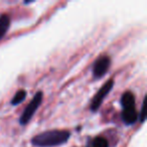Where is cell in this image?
I'll return each instance as SVG.
<instances>
[{
    "label": "cell",
    "mask_w": 147,
    "mask_h": 147,
    "mask_svg": "<svg viewBox=\"0 0 147 147\" xmlns=\"http://www.w3.org/2000/svg\"><path fill=\"white\" fill-rule=\"evenodd\" d=\"M69 136L71 133L67 130L45 131L33 137L31 143L36 147H55L65 143Z\"/></svg>",
    "instance_id": "1"
},
{
    "label": "cell",
    "mask_w": 147,
    "mask_h": 147,
    "mask_svg": "<svg viewBox=\"0 0 147 147\" xmlns=\"http://www.w3.org/2000/svg\"><path fill=\"white\" fill-rule=\"evenodd\" d=\"M41 101H42V93L37 92L36 94L34 95V98L31 100V102L28 104V106L23 111L22 115H21L20 119H19V123H20L21 125H25L29 122V120H30L31 117L33 116L35 111L38 109Z\"/></svg>",
    "instance_id": "2"
},
{
    "label": "cell",
    "mask_w": 147,
    "mask_h": 147,
    "mask_svg": "<svg viewBox=\"0 0 147 147\" xmlns=\"http://www.w3.org/2000/svg\"><path fill=\"white\" fill-rule=\"evenodd\" d=\"M113 85H114L113 80L108 81V82H107L106 84L99 90V92L95 95L94 99H93L92 102H91V110H92L93 112H95V111H97L99 108H100L101 104H102V102L104 101L105 97L109 94L111 89L113 88Z\"/></svg>",
    "instance_id": "3"
},
{
    "label": "cell",
    "mask_w": 147,
    "mask_h": 147,
    "mask_svg": "<svg viewBox=\"0 0 147 147\" xmlns=\"http://www.w3.org/2000/svg\"><path fill=\"white\" fill-rule=\"evenodd\" d=\"M110 63L111 61L107 55H103L97 59L93 67V74L95 78H102L110 67Z\"/></svg>",
    "instance_id": "4"
},
{
    "label": "cell",
    "mask_w": 147,
    "mask_h": 147,
    "mask_svg": "<svg viewBox=\"0 0 147 147\" xmlns=\"http://www.w3.org/2000/svg\"><path fill=\"white\" fill-rule=\"evenodd\" d=\"M138 119V114H137L135 108L124 109L122 113V120L126 125H132Z\"/></svg>",
    "instance_id": "5"
},
{
    "label": "cell",
    "mask_w": 147,
    "mask_h": 147,
    "mask_svg": "<svg viewBox=\"0 0 147 147\" xmlns=\"http://www.w3.org/2000/svg\"><path fill=\"white\" fill-rule=\"evenodd\" d=\"M121 104H122L124 109L135 108V98L134 95L131 92H126L123 94L122 99H121Z\"/></svg>",
    "instance_id": "6"
},
{
    "label": "cell",
    "mask_w": 147,
    "mask_h": 147,
    "mask_svg": "<svg viewBox=\"0 0 147 147\" xmlns=\"http://www.w3.org/2000/svg\"><path fill=\"white\" fill-rule=\"evenodd\" d=\"M9 25H10V18L8 15L3 14L0 16V38L3 37L8 30Z\"/></svg>",
    "instance_id": "7"
},
{
    "label": "cell",
    "mask_w": 147,
    "mask_h": 147,
    "mask_svg": "<svg viewBox=\"0 0 147 147\" xmlns=\"http://www.w3.org/2000/svg\"><path fill=\"white\" fill-rule=\"evenodd\" d=\"M25 97H26V92H25L24 90L18 91V92L14 95V97H13L12 100H11V104H12V105L20 104V103L25 99Z\"/></svg>",
    "instance_id": "8"
},
{
    "label": "cell",
    "mask_w": 147,
    "mask_h": 147,
    "mask_svg": "<svg viewBox=\"0 0 147 147\" xmlns=\"http://www.w3.org/2000/svg\"><path fill=\"white\" fill-rule=\"evenodd\" d=\"M93 147H109L108 141L104 137H97L93 141Z\"/></svg>",
    "instance_id": "9"
},
{
    "label": "cell",
    "mask_w": 147,
    "mask_h": 147,
    "mask_svg": "<svg viewBox=\"0 0 147 147\" xmlns=\"http://www.w3.org/2000/svg\"><path fill=\"white\" fill-rule=\"evenodd\" d=\"M145 100L146 99H144V101H143V104H142V108H141V113H140V121L141 122H144L145 120Z\"/></svg>",
    "instance_id": "10"
}]
</instances>
